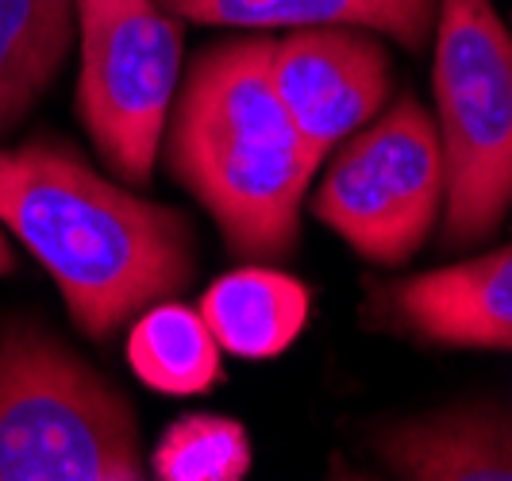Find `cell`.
I'll use <instances>...</instances> for the list:
<instances>
[{
    "instance_id": "cell-1",
    "label": "cell",
    "mask_w": 512,
    "mask_h": 481,
    "mask_svg": "<svg viewBox=\"0 0 512 481\" xmlns=\"http://www.w3.org/2000/svg\"><path fill=\"white\" fill-rule=\"evenodd\" d=\"M0 224L39 258L74 328L112 339L197 278L193 224L93 170L58 139L0 147Z\"/></svg>"
},
{
    "instance_id": "cell-2",
    "label": "cell",
    "mask_w": 512,
    "mask_h": 481,
    "mask_svg": "<svg viewBox=\"0 0 512 481\" xmlns=\"http://www.w3.org/2000/svg\"><path fill=\"white\" fill-rule=\"evenodd\" d=\"M270 35H231L181 77L162 162L212 216L224 247L251 262H285L301 247V208L324 158L305 143L270 81Z\"/></svg>"
},
{
    "instance_id": "cell-3",
    "label": "cell",
    "mask_w": 512,
    "mask_h": 481,
    "mask_svg": "<svg viewBox=\"0 0 512 481\" xmlns=\"http://www.w3.org/2000/svg\"><path fill=\"white\" fill-rule=\"evenodd\" d=\"M128 393L35 316L0 320V481H143Z\"/></svg>"
},
{
    "instance_id": "cell-4",
    "label": "cell",
    "mask_w": 512,
    "mask_h": 481,
    "mask_svg": "<svg viewBox=\"0 0 512 481\" xmlns=\"http://www.w3.org/2000/svg\"><path fill=\"white\" fill-rule=\"evenodd\" d=\"M432 43L443 243L466 251L512 208V31L493 0H439Z\"/></svg>"
},
{
    "instance_id": "cell-5",
    "label": "cell",
    "mask_w": 512,
    "mask_h": 481,
    "mask_svg": "<svg viewBox=\"0 0 512 481\" xmlns=\"http://www.w3.org/2000/svg\"><path fill=\"white\" fill-rule=\"evenodd\" d=\"M81 31L77 120L128 185H151L181 85L185 20L158 0H74Z\"/></svg>"
},
{
    "instance_id": "cell-6",
    "label": "cell",
    "mask_w": 512,
    "mask_h": 481,
    "mask_svg": "<svg viewBox=\"0 0 512 481\" xmlns=\"http://www.w3.org/2000/svg\"><path fill=\"white\" fill-rule=\"evenodd\" d=\"M312 216L374 266H405L443 216L436 116L401 97L347 135L312 193Z\"/></svg>"
},
{
    "instance_id": "cell-7",
    "label": "cell",
    "mask_w": 512,
    "mask_h": 481,
    "mask_svg": "<svg viewBox=\"0 0 512 481\" xmlns=\"http://www.w3.org/2000/svg\"><path fill=\"white\" fill-rule=\"evenodd\" d=\"M270 81L308 147L328 158L389 104L393 58L366 27H289L270 43Z\"/></svg>"
},
{
    "instance_id": "cell-8",
    "label": "cell",
    "mask_w": 512,
    "mask_h": 481,
    "mask_svg": "<svg viewBox=\"0 0 512 481\" xmlns=\"http://www.w3.org/2000/svg\"><path fill=\"white\" fill-rule=\"evenodd\" d=\"M385 328L428 347L512 351V243L374 293Z\"/></svg>"
},
{
    "instance_id": "cell-9",
    "label": "cell",
    "mask_w": 512,
    "mask_h": 481,
    "mask_svg": "<svg viewBox=\"0 0 512 481\" xmlns=\"http://www.w3.org/2000/svg\"><path fill=\"white\" fill-rule=\"evenodd\" d=\"M389 478L512 481V412L497 401H462L389 420L370 435Z\"/></svg>"
},
{
    "instance_id": "cell-10",
    "label": "cell",
    "mask_w": 512,
    "mask_h": 481,
    "mask_svg": "<svg viewBox=\"0 0 512 481\" xmlns=\"http://www.w3.org/2000/svg\"><path fill=\"white\" fill-rule=\"evenodd\" d=\"M185 24L270 31V27H366L405 51L432 43L439 0H158Z\"/></svg>"
},
{
    "instance_id": "cell-11",
    "label": "cell",
    "mask_w": 512,
    "mask_h": 481,
    "mask_svg": "<svg viewBox=\"0 0 512 481\" xmlns=\"http://www.w3.org/2000/svg\"><path fill=\"white\" fill-rule=\"evenodd\" d=\"M308 312L312 297L305 281L266 262L216 278L201 297V316L220 351L251 362L285 355L308 328Z\"/></svg>"
},
{
    "instance_id": "cell-12",
    "label": "cell",
    "mask_w": 512,
    "mask_h": 481,
    "mask_svg": "<svg viewBox=\"0 0 512 481\" xmlns=\"http://www.w3.org/2000/svg\"><path fill=\"white\" fill-rule=\"evenodd\" d=\"M74 0H0V139L35 112L74 47Z\"/></svg>"
},
{
    "instance_id": "cell-13",
    "label": "cell",
    "mask_w": 512,
    "mask_h": 481,
    "mask_svg": "<svg viewBox=\"0 0 512 481\" xmlns=\"http://www.w3.org/2000/svg\"><path fill=\"white\" fill-rule=\"evenodd\" d=\"M220 343L205 324L201 308L178 297L143 308L128 331L131 374L166 397H197L224 381Z\"/></svg>"
},
{
    "instance_id": "cell-14",
    "label": "cell",
    "mask_w": 512,
    "mask_h": 481,
    "mask_svg": "<svg viewBox=\"0 0 512 481\" xmlns=\"http://www.w3.org/2000/svg\"><path fill=\"white\" fill-rule=\"evenodd\" d=\"M251 435L220 412H193L162 431L147 470L162 481H243L251 474Z\"/></svg>"
},
{
    "instance_id": "cell-15",
    "label": "cell",
    "mask_w": 512,
    "mask_h": 481,
    "mask_svg": "<svg viewBox=\"0 0 512 481\" xmlns=\"http://www.w3.org/2000/svg\"><path fill=\"white\" fill-rule=\"evenodd\" d=\"M16 270V254L8 247V239H4V231H0V274H12Z\"/></svg>"
}]
</instances>
